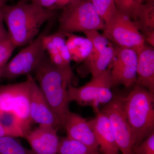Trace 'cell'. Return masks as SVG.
<instances>
[{"label":"cell","instance_id":"277c9868","mask_svg":"<svg viewBox=\"0 0 154 154\" xmlns=\"http://www.w3.org/2000/svg\"><path fill=\"white\" fill-rule=\"evenodd\" d=\"M53 20L33 41L5 64L0 72V79L14 80L33 72L46 54L44 38L52 28Z\"/></svg>","mask_w":154,"mask_h":154},{"label":"cell","instance_id":"d6986e66","mask_svg":"<svg viewBox=\"0 0 154 154\" xmlns=\"http://www.w3.org/2000/svg\"><path fill=\"white\" fill-rule=\"evenodd\" d=\"M0 124L10 137L25 138L26 136L21 121L14 112L0 110Z\"/></svg>","mask_w":154,"mask_h":154},{"label":"cell","instance_id":"6da1fadb","mask_svg":"<svg viewBox=\"0 0 154 154\" xmlns=\"http://www.w3.org/2000/svg\"><path fill=\"white\" fill-rule=\"evenodd\" d=\"M9 38L16 47L25 46L39 34L43 24L54 19L57 11L44 8L31 2L4 5L2 8Z\"/></svg>","mask_w":154,"mask_h":154},{"label":"cell","instance_id":"4fadbf2b","mask_svg":"<svg viewBox=\"0 0 154 154\" xmlns=\"http://www.w3.org/2000/svg\"><path fill=\"white\" fill-rule=\"evenodd\" d=\"M57 129L48 125H39L25 136L36 154H57L59 143Z\"/></svg>","mask_w":154,"mask_h":154},{"label":"cell","instance_id":"e0dca14e","mask_svg":"<svg viewBox=\"0 0 154 154\" xmlns=\"http://www.w3.org/2000/svg\"><path fill=\"white\" fill-rule=\"evenodd\" d=\"M133 22L143 33L154 30V3H146L138 9Z\"/></svg>","mask_w":154,"mask_h":154},{"label":"cell","instance_id":"f546056e","mask_svg":"<svg viewBox=\"0 0 154 154\" xmlns=\"http://www.w3.org/2000/svg\"><path fill=\"white\" fill-rule=\"evenodd\" d=\"M6 136L10 137L0 124V138Z\"/></svg>","mask_w":154,"mask_h":154},{"label":"cell","instance_id":"4316f807","mask_svg":"<svg viewBox=\"0 0 154 154\" xmlns=\"http://www.w3.org/2000/svg\"><path fill=\"white\" fill-rule=\"evenodd\" d=\"M16 48L10 39L0 43V72L8 61Z\"/></svg>","mask_w":154,"mask_h":154},{"label":"cell","instance_id":"8fae6325","mask_svg":"<svg viewBox=\"0 0 154 154\" xmlns=\"http://www.w3.org/2000/svg\"><path fill=\"white\" fill-rule=\"evenodd\" d=\"M30 115L33 122L48 125L54 128L62 127L59 119L50 107L44 95L32 75L30 82Z\"/></svg>","mask_w":154,"mask_h":154},{"label":"cell","instance_id":"ac0fdd59","mask_svg":"<svg viewBox=\"0 0 154 154\" xmlns=\"http://www.w3.org/2000/svg\"><path fill=\"white\" fill-rule=\"evenodd\" d=\"M114 47L111 43L99 53L93 60L88 63V69L93 77H96L107 69L113 60Z\"/></svg>","mask_w":154,"mask_h":154},{"label":"cell","instance_id":"cb8c5ba5","mask_svg":"<svg viewBox=\"0 0 154 154\" xmlns=\"http://www.w3.org/2000/svg\"><path fill=\"white\" fill-rule=\"evenodd\" d=\"M117 10L120 13L133 19L138 9L143 0H114Z\"/></svg>","mask_w":154,"mask_h":154},{"label":"cell","instance_id":"7402d4cb","mask_svg":"<svg viewBox=\"0 0 154 154\" xmlns=\"http://www.w3.org/2000/svg\"><path fill=\"white\" fill-rule=\"evenodd\" d=\"M86 38L91 41L92 45V51L86 60L87 63L94 59L96 56L105 49L110 43V41L103 35H101L97 30H92L84 33Z\"/></svg>","mask_w":154,"mask_h":154},{"label":"cell","instance_id":"5b68a950","mask_svg":"<svg viewBox=\"0 0 154 154\" xmlns=\"http://www.w3.org/2000/svg\"><path fill=\"white\" fill-rule=\"evenodd\" d=\"M105 24L90 0H79L63 10L57 32L64 34L104 30Z\"/></svg>","mask_w":154,"mask_h":154},{"label":"cell","instance_id":"3957f363","mask_svg":"<svg viewBox=\"0 0 154 154\" xmlns=\"http://www.w3.org/2000/svg\"><path fill=\"white\" fill-rule=\"evenodd\" d=\"M121 100L135 143L137 144L154 132V94L136 83L133 90L126 97H121Z\"/></svg>","mask_w":154,"mask_h":154},{"label":"cell","instance_id":"30bf717a","mask_svg":"<svg viewBox=\"0 0 154 154\" xmlns=\"http://www.w3.org/2000/svg\"><path fill=\"white\" fill-rule=\"evenodd\" d=\"M137 55L133 50L116 46L110 66L112 86L122 85L128 88L137 79Z\"/></svg>","mask_w":154,"mask_h":154},{"label":"cell","instance_id":"9c48e42d","mask_svg":"<svg viewBox=\"0 0 154 154\" xmlns=\"http://www.w3.org/2000/svg\"><path fill=\"white\" fill-rule=\"evenodd\" d=\"M100 110L110 121L119 151L122 154H134V137L125 114L121 96H113Z\"/></svg>","mask_w":154,"mask_h":154},{"label":"cell","instance_id":"44dd1931","mask_svg":"<svg viewBox=\"0 0 154 154\" xmlns=\"http://www.w3.org/2000/svg\"><path fill=\"white\" fill-rule=\"evenodd\" d=\"M97 14L107 25L116 15L118 10L114 0H90Z\"/></svg>","mask_w":154,"mask_h":154},{"label":"cell","instance_id":"ba28073f","mask_svg":"<svg viewBox=\"0 0 154 154\" xmlns=\"http://www.w3.org/2000/svg\"><path fill=\"white\" fill-rule=\"evenodd\" d=\"M103 30V35L118 47L137 53L146 45L143 35L132 19L118 11Z\"/></svg>","mask_w":154,"mask_h":154},{"label":"cell","instance_id":"ffe728a7","mask_svg":"<svg viewBox=\"0 0 154 154\" xmlns=\"http://www.w3.org/2000/svg\"><path fill=\"white\" fill-rule=\"evenodd\" d=\"M57 154H94L85 145L67 136L59 137Z\"/></svg>","mask_w":154,"mask_h":154},{"label":"cell","instance_id":"603a6c76","mask_svg":"<svg viewBox=\"0 0 154 154\" xmlns=\"http://www.w3.org/2000/svg\"><path fill=\"white\" fill-rule=\"evenodd\" d=\"M15 138H0V154H36L32 149L24 147Z\"/></svg>","mask_w":154,"mask_h":154},{"label":"cell","instance_id":"f1b7e54d","mask_svg":"<svg viewBox=\"0 0 154 154\" xmlns=\"http://www.w3.org/2000/svg\"><path fill=\"white\" fill-rule=\"evenodd\" d=\"M145 42L150 45L151 47H154V30L148 31L143 34Z\"/></svg>","mask_w":154,"mask_h":154},{"label":"cell","instance_id":"5bb4252c","mask_svg":"<svg viewBox=\"0 0 154 154\" xmlns=\"http://www.w3.org/2000/svg\"><path fill=\"white\" fill-rule=\"evenodd\" d=\"M89 121L95 133L99 150L103 154H119L114 132L107 116L99 110L96 116Z\"/></svg>","mask_w":154,"mask_h":154},{"label":"cell","instance_id":"52a82bcc","mask_svg":"<svg viewBox=\"0 0 154 154\" xmlns=\"http://www.w3.org/2000/svg\"><path fill=\"white\" fill-rule=\"evenodd\" d=\"M31 76V74L27 75L26 80L21 82L0 86V110L15 113L21 121L26 135L33 122L30 108Z\"/></svg>","mask_w":154,"mask_h":154},{"label":"cell","instance_id":"83f0119b","mask_svg":"<svg viewBox=\"0 0 154 154\" xmlns=\"http://www.w3.org/2000/svg\"><path fill=\"white\" fill-rule=\"evenodd\" d=\"M3 5L0 3V43L9 39L8 33L4 25V20L3 18L2 8Z\"/></svg>","mask_w":154,"mask_h":154},{"label":"cell","instance_id":"4dcf8cb0","mask_svg":"<svg viewBox=\"0 0 154 154\" xmlns=\"http://www.w3.org/2000/svg\"><path fill=\"white\" fill-rule=\"evenodd\" d=\"M9 1H10V0H0V3L3 5H4L6 4V3L7 2H8Z\"/></svg>","mask_w":154,"mask_h":154},{"label":"cell","instance_id":"9a60e30c","mask_svg":"<svg viewBox=\"0 0 154 154\" xmlns=\"http://www.w3.org/2000/svg\"><path fill=\"white\" fill-rule=\"evenodd\" d=\"M137 84L154 94V49L145 45L137 52Z\"/></svg>","mask_w":154,"mask_h":154},{"label":"cell","instance_id":"1f68e13d","mask_svg":"<svg viewBox=\"0 0 154 154\" xmlns=\"http://www.w3.org/2000/svg\"><path fill=\"white\" fill-rule=\"evenodd\" d=\"M146 3H154V0H143Z\"/></svg>","mask_w":154,"mask_h":154},{"label":"cell","instance_id":"2e32d148","mask_svg":"<svg viewBox=\"0 0 154 154\" xmlns=\"http://www.w3.org/2000/svg\"><path fill=\"white\" fill-rule=\"evenodd\" d=\"M65 34L67 37L66 45L71 60L76 62L86 60L92 51L91 41L87 38L76 36L73 33Z\"/></svg>","mask_w":154,"mask_h":154},{"label":"cell","instance_id":"d6a6232c","mask_svg":"<svg viewBox=\"0 0 154 154\" xmlns=\"http://www.w3.org/2000/svg\"><path fill=\"white\" fill-rule=\"evenodd\" d=\"M30 0H19V2H29Z\"/></svg>","mask_w":154,"mask_h":154},{"label":"cell","instance_id":"7a4b0ae2","mask_svg":"<svg viewBox=\"0 0 154 154\" xmlns=\"http://www.w3.org/2000/svg\"><path fill=\"white\" fill-rule=\"evenodd\" d=\"M33 73L45 98L63 128L65 119L70 111L68 88L73 79L57 68L46 52Z\"/></svg>","mask_w":154,"mask_h":154},{"label":"cell","instance_id":"7c38bea8","mask_svg":"<svg viewBox=\"0 0 154 154\" xmlns=\"http://www.w3.org/2000/svg\"><path fill=\"white\" fill-rule=\"evenodd\" d=\"M63 128L67 136L85 145L94 154H99V146L90 122L76 113L70 111L67 114Z\"/></svg>","mask_w":154,"mask_h":154},{"label":"cell","instance_id":"d4e9b609","mask_svg":"<svg viewBox=\"0 0 154 154\" xmlns=\"http://www.w3.org/2000/svg\"><path fill=\"white\" fill-rule=\"evenodd\" d=\"M79 0H30L29 2L44 8L57 11L68 8Z\"/></svg>","mask_w":154,"mask_h":154},{"label":"cell","instance_id":"484cf974","mask_svg":"<svg viewBox=\"0 0 154 154\" xmlns=\"http://www.w3.org/2000/svg\"><path fill=\"white\" fill-rule=\"evenodd\" d=\"M134 154H154V132L134 147Z\"/></svg>","mask_w":154,"mask_h":154},{"label":"cell","instance_id":"8992f818","mask_svg":"<svg viewBox=\"0 0 154 154\" xmlns=\"http://www.w3.org/2000/svg\"><path fill=\"white\" fill-rule=\"evenodd\" d=\"M110 68L96 77L92 76L90 82L79 88L70 85L68 88L69 102H75L81 106H90L96 113L99 111V106L107 104L113 97L111 91Z\"/></svg>","mask_w":154,"mask_h":154}]
</instances>
